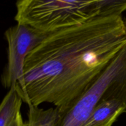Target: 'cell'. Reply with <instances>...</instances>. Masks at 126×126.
I'll use <instances>...</instances> for the list:
<instances>
[{
	"instance_id": "1",
	"label": "cell",
	"mask_w": 126,
	"mask_h": 126,
	"mask_svg": "<svg viewBox=\"0 0 126 126\" xmlns=\"http://www.w3.org/2000/svg\"><path fill=\"white\" fill-rule=\"evenodd\" d=\"M126 44L122 16H97L49 33L27 57L18 94L28 107L50 103L63 115Z\"/></svg>"
},
{
	"instance_id": "6",
	"label": "cell",
	"mask_w": 126,
	"mask_h": 126,
	"mask_svg": "<svg viewBox=\"0 0 126 126\" xmlns=\"http://www.w3.org/2000/svg\"><path fill=\"white\" fill-rule=\"evenodd\" d=\"M28 113V122L26 126H55L59 112L57 108L44 110L38 107L30 106Z\"/></svg>"
},
{
	"instance_id": "3",
	"label": "cell",
	"mask_w": 126,
	"mask_h": 126,
	"mask_svg": "<svg viewBox=\"0 0 126 126\" xmlns=\"http://www.w3.org/2000/svg\"><path fill=\"white\" fill-rule=\"evenodd\" d=\"M126 77V44L109 66L66 113L59 116L55 126H82L107 90Z\"/></svg>"
},
{
	"instance_id": "2",
	"label": "cell",
	"mask_w": 126,
	"mask_h": 126,
	"mask_svg": "<svg viewBox=\"0 0 126 126\" xmlns=\"http://www.w3.org/2000/svg\"><path fill=\"white\" fill-rule=\"evenodd\" d=\"M15 20L46 33L79 25L99 15L98 0H17Z\"/></svg>"
},
{
	"instance_id": "5",
	"label": "cell",
	"mask_w": 126,
	"mask_h": 126,
	"mask_svg": "<svg viewBox=\"0 0 126 126\" xmlns=\"http://www.w3.org/2000/svg\"><path fill=\"white\" fill-rule=\"evenodd\" d=\"M23 99L18 94L17 84L13 85L0 106V126H9L20 113Z\"/></svg>"
},
{
	"instance_id": "4",
	"label": "cell",
	"mask_w": 126,
	"mask_h": 126,
	"mask_svg": "<svg viewBox=\"0 0 126 126\" xmlns=\"http://www.w3.org/2000/svg\"><path fill=\"white\" fill-rule=\"evenodd\" d=\"M49 34L20 23L6 31L7 63L1 77L5 88H10L17 84L20 87L23 86L26 60L31 52Z\"/></svg>"
},
{
	"instance_id": "7",
	"label": "cell",
	"mask_w": 126,
	"mask_h": 126,
	"mask_svg": "<svg viewBox=\"0 0 126 126\" xmlns=\"http://www.w3.org/2000/svg\"><path fill=\"white\" fill-rule=\"evenodd\" d=\"M98 16H122L126 11V0H98Z\"/></svg>"
},
{
	"instance_id": "8",
	"label": "cell",
	"mask_w": 126,
	"mask_h": 126,
	"mask_svg": "<svg viewBox=\"0 0 126 126\" xmlns=\"http://www.w3.org/2000/svg\"><path fill=\"white\" fill-rule=\"evenodd\" d=\"M9 126H26V124H24V123H23L22 114L20 113L17 114L14 120L9 124Z\"/></svg>"
}]
</instances>
